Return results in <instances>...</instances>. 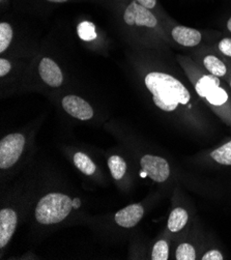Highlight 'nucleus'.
Instances as JSON below:
<instances>
[{"instance_id":"obj_1","label":"nucleus","mask_w":231,"mask_h":260,"mask_svg":"<svg viewBox=\"0 0 231 260\" xmlns=\"http://www.w3.org/2000/svg\"><path fill=\"white\" fill-rule=\"evenodd\" d=\"M144 82L153 104L162 111L172 113L181 107L192 108V93L175 76L165 72H150L145 76Z\"/></svg>"},{"instance_id":"obj_2","label":"nucleus","mask_w":231,"mask_h":260,"mask_svg":"<svg viewBox=\"0 0 231 260\" xmlns=\"http://www.w3.org/2000/svg\"><path fill=\"white\" fill-rule=\"evenodd\" d=\"M73 206L72 199L60 193H50L44 196L38 203L36 218L44 225L56 224L63 221L71 213Z\"/></svg>"},{"instance_id":"obj_3","label":"nucleus","mask_w":231,"mask_h":260,"mask_svg":"<svg viewBox=\"0 0 231 260\" xmlns=\"http://www.w3.org/2000/svg\"><path fill=\"white\" fill-rule=\"evenodd\" d=\"M194 88L198 96L213 108L220 110H223L225 107L231 108L230 95L222 86L220 78L211 74L197 75L194 81Z\"/></svg>"},{"instance_id":"obj_4","label":"nucleus","mask_w":231,"mask_h":260,"mask_svg":"<svg viewBox=\"0 0 231 260\" xmlns=\"http://www.w3.org/2000/svg\"><path fill=\"white\" fill-rule=\"evenodd\" d=\"M25 145L22 134H10L0 142V168L8 169L20 159Z\"/></svg>"},{"instance_id":"obj_5","label":"nucleus","mask_w":231,"mask_h":260,"mask_svg":"<svg viewBox=\"0 0 231 260\" xmlns=\"http://www.w3.org/2000/svg\"><path fill=\"white\" fill-rule=\"evenodd\" d=\"M124 22L130 26H143V27L155 28L158 26V19L150 10L141 6L137 2L131 3L124 11L123 14Z\"/></svg>"},{"instance_id":"obj_6","label":"nucleus","mask_w":231,"mask_h":260,"mask_svg":"<svg viewBox=\"0 0 231 260\" xmlns=\"http://www.w3.org/2000/svg\"><path fill=\"white\" fill-rule=\"evenodd\" d=\"M142 171L156 183H164L170 176V166L168 162L158 155L146 154L140 161Z\"/></svg>"},{"instance_id":"obj_7","label":"nucleus","mask_w":231,"mask_h":260,"mask_svg":"<svg viewBox=\"0 0 231 260\" xmlns=\"http://www.w3.org/2000/svg\"><path fill=\"white\" fill-rule=\"evenodd\" d=\"M63 109L73 117L88 120L93 116V109L89 104L77 95H67L62 100Z\"/></svg>"},{"instance_id":"obj_8","label":"nucleus","mask_w":231,"mask_h":260,"mask_svg":"<svg viewBox=\"0 0 231 260\" xmlns=\"http://www.w3.org/2000/svg\"><path fill=\"white\" fill-rule=\"evenodd\" d=\"M39 73L43 81L51 87H59L63 82L60 68L50 58H43L40 62Z\"/></svg>"},{"instance_id":"obj_9","label":"nucleus","mask_w":231,"mask_h":260,"mask_svg":"<svg viewBox=\"0 0 231 260\" xmlns=\"http://www.w3.org/2000/svg\"><path fill=\"white\" fill-rule=\"evenodd\" d=\"M170 35L175 43L188 48L196 47L202 41V34L199 30L183 25L173 26Z\"/></svg>"},{"instance_id":"obj_10","label":"nucleus","mask_w":231,"mask_h":260,"mask_svg":"<svg viewBox=\"0 0 231 260\" xmlns=\"http://www.w3.org/2000/svg\"><path fill=\"white\" fill-rule=\"evenodd\" d=\"M18 217L15 211L4 209L0 212V248H4L11 241L15 233Z\"/></svg>"},{"instance_id":"obj_11","label":"nucleus","mask_w":231,"mask_h":260,"mask_svg":"<svg viewBox=\"0 0 231 260\" xmlns=\"http://www.w3.org/2000/svg\"><path fill=\"white\" fill-rule=\"evenodd\" d=\"M144 209L141 204H131L115 214V222L124 228L136 226L142 219Z\"/></svg>"},{"instance_id":"obj_12","label":"nucleus","mask_w":231,"mask_h":260,"mask_svg":"<svg viewBox=\"0 0 231 260\" xmlns=\"http://www.w3.org/2000/svg\"><path fill=\"white\" fill-rule=\"evenodd\" d=\"M202 64L209 74L218 78H225L229 74V68L226 62L215 54H208L202 58Z\"/></svg>"},{"instance_id":"obj_13","label":"nucleus","mask_w":231,"mask_h":260,"mask_svg":"<svg viewBox=\"0 0 231 260\" xmlns=\"http://www.w3.org/2000/svg\"><path fill=\"white\" fill-rule=\"evenodd\" d=\"M189 221V214L188 212L183 209V207H176L174 209L168 218V229L172 233H176L182 231Z\"/></svg>"},{"instance_id":"obj_14","label":"nucleus","mask_w":231,"mask_h":260,"mask_svg":"<svg viewBox=\"0 0 231 260\" xmlns=\"http://www.w3.org/2000/svg\"><path fill=\"white\" fill-rule=\"evenodd\" d=\"M211 158L223 166H231V140L211 152Z\"/></svg>"},{"instance_id":"obj_15","label":"nucleus","mask_w":231,"mask_h":260,"mask_svg":"<svg viewBox=\"0 0 231 260\" xmlns=\"http://www.w3.org/2000/svg\"><path fill=\"white\" fill-rule=\"evenodd\" d=\"M74 163L82 173L91 175L95 172V165L87 154L83 152H77L74 155Z\"/></svg>"},{"instance_id":"obj_16","label":"nucleus","mask_w":231,"mask_h":260,"mask_svg":"<svg viewBox=\"0 0 231 260\" xmlns=\"http://www.w3.org/2000/svg\"><path fill=\"white\" fill-rule=\"evenodd\" d=\"M108 166L112 177L116 180L121 179L126 171V164L124 160L118 155H112L108 161Z\"/></svg>"},{"instance_id":"obj_17","label":"nucleus","mask_w":231,"mask_h":260,"mask_svg":"<svg viewBox=\"0 0 231 260\" xmlns=\"http://www.w3.org/2000/svg\"><path fill=\"white\" fill-rule=\"evenodd\" d=\"M77 32L81 40L89 42L96 39V32H95V26L93 23L84 21L81 22L78 27H77Z\"/></svg>"},{"instance_id":"obj_18","label":"nucleus","mask_w":231,"mask_h":260,"mask_svg":"<svg viewBox=\"0 0 231 260\" xmlns=\"http://www.w3.org/2000/svg\"><path fill=\"white\" fill-rule=\"evenodd\" d=\"M13 28L9 23L0 24V52H5L12 43L13 40Z\"/></svg>"},{"instance_id":"obj_19","label":"nucleus","mask_w":231,"mask_h":260,"mask_svg":"<svg viewBox=\"0 0 231 260\" xmlns=\"http://www.w3.org/2000/svg\"><path fill=\"white\" fill-rule=\"evenodd\" d=\"M175 259L177 260H195L197 259L195 248L189 243L179 245L175 252Z\"/></svg>"},{"instance_id":"obj_20","label":"nucleus","mask_w":231,"mask_h":260,"mask_svg":"<svg viewBox=\"0 0 231 260\" xmlns=\"http://www.w3.org/2000/svg\"><path fill=\"white\" fill-rule=\"evenodd\" d=\"M169 258V245L166 241L162 240L153 246L151 259L152 260H167Z\"/></svg>"},{"instance_id":"obj_21","label":"nucleus","mask_w":231,"mask_h":260,"mask_svg":"<svg viewBox=\"0 0 231 260\" xmlns=\"http://www.w3.org/2000/svg\"><path fill=\"white\" fill-rule=\"evenodd\" d=\"M219 52L225 57L231 59V38H224L218 43Z\"/></svg>"},{"instance_id":"obj_22","label":"nucleus","mask_w":231,"mask_h":260,"mask_svg":"<svg viewBox=\"0 0 231 260\" xmlns=\"http://www.w3.org/2000/svg\"><path fill=\"white\" fill-rule=\"evenodd\" d=\"M201 259L202 260H223L224 256L219 250H210L202 256Z\"/></svg>"},{"instance_id":"obj_23","label":"nucleus","mask_w":231,"mask_h":260,"mask_svg":"<svg viewBox=\"0 0 231 260\" xmlns=\"http://www.w3.org/2000/svg\"><path fill=\"white\" fill-rule=\"evenodd\" d=\"M11 69H12V64L9 60H7L5 58L0 59V76L5 77L7 74L10 73Z\"/></svg>"},{"instance_id":"obj_24","label":"nucleus","mask_w":231,"mask_h":260,"mask_svg":"<svg viewBox=\"0 0 231 260\" xmlns=\"http://www.w3.org/2000/svg\"><path fill=\"white\" fill-rule=\"evenodd\" d=\"M136 2L148 10L155 9L157 6V0H136Z\"/></svg>"},{"instance_id":"obj_25","label":"nucleus","mask_w":231,"mask_h":260,"mask_svg":"<svg viewBox=\"0 0 231 260\" xmlns=\"http://www.w3.org/2000/svg\"><path fill=\"white\" fill-rule=\"evenodd\" d=\"M73 206H74V209H79V206H80V200H79L78 198H76V199L73 200Z\"/></svg>"},{"instance_id":"obj_26","label":"nucleus","mask_w":231,"mask_h":260,"mask_svg":"<svg viewBox=\"0 0 231 260\" xmlns=\"http://www.w3.org/2000/svg\"><path fill=\"white\" fill-rule=\"evenodd\" d=\"M226 27H227V29H228V31L231 34V16H230V18L228 19V21H227V24H226Z\"/></svg>"},{"instance_id":"obj_27","label":"nucleus","mask_w":231,"mask_h":260,"mask_svg":"<svg viewBox=\"0 0 231 260\" xmlns=\"http://www.w3.org/2000/svg\"><path fill=\"white\" fill-rule=\"evenodd\" d=\"M47 2H50V3H57V4H61V3H65V2H68V0H47Z\"/></svg>"},{"instance_id":"obj_28","label":"nucleus","mask_w":231,"mask_h":260,"mask_svg":"<svg viewBox=\"0 0 231 260\" xmlns=\"http://www.w3.org/2000/svg\"><path fill=\"white\" fill-rule=\"evenodd\" d=\"M229 86H230V89H231V76H230V80H229Z\"/></svg>"}]
</instances>
